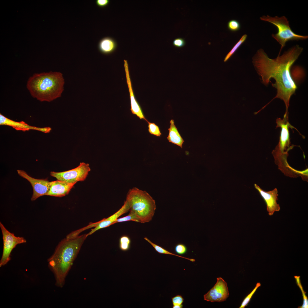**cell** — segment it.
Masks as SVG:
<instances>
[{"instance_id":"e0dca14e","label":"cell","mask_w":308,"mask_h":308,"mask_svg":"<svg viewBox=\"0 0 308 308\" xmlns=\"http://www.w3.org/2000/svg\"><path fill=\"white\" fill-rule=\"evenodd\" d=\"M170 123V127L168 129L169 133L167 138L169 142L176 145L182 148L184 141L175 125L174 120H171Z\"/></svg>"},{"instance_id":"5b68a950","label":"cell","mask_w":308,"mask_h":308,"mask_svg":"<svg viewBox=\"0 0 308 308\" xmlns=\"http://www.w3.org/2000/svg\"><path fill=\"white\" fill-rule=\"evenodd\" d=\"M260 19L262 21L271 23L277 28V32L275 34H272L271 36L281 46L278 55H280L281 51L287 42L303 40L308 38L307 35H297L293 32L290 27L289 21L285 16L272 17L268 15H263Z\"/></svg>"},{"instance_id":"ffe728a7","label":"cell","mask_w":308,"mask_h":308,"mask_svg":"<svg viewBox=\"0 0 308 308\" xmlns=\"http://www.w3.org/2000/svg\"><path fill=\"white\" fill-rule=\"evenodd\" d=\"M296 283L297 286L300 288L302 293L303 298V302L302 305L301 306L298 307V308H308V299L307 296L305 294L306 292L304 290L303 287L301 284L300 280V276H294Z\"/></svg>"},{"instance_id":"9c48e42d","label":"cell","mask_w":308,"mask_h":308,"mask_svg":"<svg viewBox=\"0 0 308 308\" xmlns=\"http://www.w3.org/2000/svg\"><path fill=\"white\" fill-rule=\"evenodd\" d=\"M17 171L19 176L27 180L31 184L33 190L31 199L32 201H34L40 196L47 195L50 190V182L46 179L33 178L23 170H17Z\"/></svg>"},{"instance_id":"d4e9b609","label":"cell","mask_w":308,"mask_h":308,"mask_svg":"<svg viewBox=\"0 0 308 308\" xmlns=\"http://www.w3.org/2000/svg\"><path fill=\"white\" fill-rule=\"evenodd\" d=\"M227 27L230 31L232 32H236L240 30L241 26L239 22L238 21L232 19L228 22Z\"/></svg>"},{"instance_id":"5bb4252c","label":"cell","mask_w":308,"mask_h":308,"mask_svg":"<svg viewBox=\"0 0 308 308\" xmlns=\"http://www.w3.org/2000/svg\"><path fill=\"white\" fill-rule=\"evenodd\" d=\"M129 210L128 204L125 200L122 207L116 212L106 218H105L95 223V227L87 234V236L93 233L97 230L107 227L114 224L115 221L122 214Z\"/></svg>"},{"instance_id":"8992f818","label":"cell","mask_w":308,"mask_h":308,"mask_svg":"<svg viewBox=\"0 0 308 308\" xmlns=\"http://www.w3.org/2000/svg\"><path fill=\"white\" fill-rule=\"evenodd\" d=\"M90 170L88 164L81 162L75 168L60 172L51 171L50 175L58 180L76 183L78 181H84Z\"/></svg>"},{"instance_id":"f1b7e54d","label":"cell","mask_w":308,"mask_h":308,"mask_svg":"<svg viewBox=\"0 0 308 308\" xmlns=\"http://www.w3.org/2000/svg\"><path fill=\"white\" fill-rule=\"evenodd\" d=\"M109 0H96V3L99 7H104L107 6L109 3Z\"/></svg>"},{"instance_id":"ac0fdd59","label":"cell","mask_w":308,"mask_h":308,"mask_svg":"<svg viewBox=\"0 0 308 308\" xmlns=\"http://www.w3.org/2000/svg\"><path fill=\"white\" fill-rule=\"evenodd\" d=\"M144 239L150 244L154 248L155 250L159 254L175 256L188 260L192 262H194L195 261L194 259L185 257L170 252L162 247L154 243L147 237H145Z\"/></svg>"},{"instance_id":"603a6c76","label":"cell","mask_w":308,"mask_h":308,"mask_svg":"<svg viewBox=\"0 0 308 308\" xmlns=\"http://www.w3.org/2000/svg\"><path fill=\"white\" fill-rule=\"evenodd\" d=\"M261 285L260 282H258L253 290L244 299L242 302L240 308H244L250 302L251 298L258 288Z\"/></svg>"},{"instance_id":"3957f363","label":"cell","mask_w":308,"mask_h":308,"mask_svg":"<svg viewBox=\"0 0 308 308\" xmlns=\"http://www.w3.org/2000/svg\"><path fill=\"white\" fill-rule=\"evenodd\" d=\"M64 84L61 73L50 71L33 74L26 86L33 98L40 102H50L61 96Z\"/></svg>"},{"instance_id":"4316f807","label":"cell","mask_w":308,"mask_h":308,"mask_svg":"<svg viewBox=\"0 0 308 308\" xmlns=\"http://www.w3.org/2000/svg\"><path fill=\"white\" fill-rule=\"evenodd\" d=\"M186 42L185 39L182 38H178L174 39L173 41V44L177 48H180L184 46Z\"/></svg>"},{"instance_id":"2e32d148","label":"cell","mask_w":308,"mask_h":308,"mask_svg":"<svg viewBox=\"0 0 308 308\" xmlns=\"http://www.w3.org/2000/svg\"><path fill=\"white\" fill-rule=\"evenodd\" d=\"M117 44L112 38L106 37L100 40L98 44V48L102 53L108 54L114 52L116 49Z\"/></svg>"},{"instance_id":"277c9868","label":"cell","mask_w":308,"mask_h":308,"mask_svg":"<svg viewBox=\"0 0 308 308\" xmlns=\"http://www.w3.org/2000/svg\"><path fill=\"white\" fill-rule=\"evenodd\" d=\"M125 200L130 212L136 216L139 222L144 223L151 221L156 209L155 202L146 191L133 188L128 191Z\"/></svg>"},{"instance_id":"484cf974","label":"cell","mask_w":308,"mask_h":308,"mask_svg":"<svg viewBox=\"0 0 308 308\" xmlns=\"http://www.w3.org/2000/svg\"><path fill=\"white\" fill-rule=\"evenodd\" d=\"M175 252L179 255H183L187 252V249L186 246L183 244H177L175 247Z\"/></svg>"},{"instance_id":"8fae6325","label":"cell","mask_w":308,"mask_h":308,"mask_svg":"<svg viewBox=\"0 0 308 308\" xmlns=\"http://www.w3.org/2000/svg\"><path fill=\"white\" fill-rule=\"evenodd\" d=\"M254 186L265 202L267 210L269 216H271L275 212L280 210V206L277 202L278 194L276 188L271 191H266L256 184H254Z\"/></svg>"},{"instance_id":"9a60e30c","label":"cell","mask_w":308,"mask_h":308,"mask_svg":"<svg viewBox=\"0 0 308 308\" xmlns=\"http://www.w3.org/2000/svg\"><path fill=\"white\" fill-rule=\"evenodd\" d=\"M75 183L57 180L50 182V190L46 195L61 197L68 194Z\"/></svg>"},{"instance_id":"52a82bcc","label":"cell","mask_w":308,"mask_h":308,"mask_svg":"<svg viewBox=\"0 0 308 308\" xmlns=\"http://www.w3.org/2000/svg\"><path fill=\"white\" fill-rule=\"evenodd\" d=\"M3 240V250L0 261V267L4 266L10 260L11 253L18 244L26 243V240L22 237H17L8 230L0 222Z\"/></svg>"},{"instance_id":"4fadbf2b","label":"cell","mask_w":308,"mask_h":308,"mask_svg":"<svg viewBox=\"0 0 308 308\" xmlns=\"http://www.w3.org/2000/svg\"><path fill=\"white\" fill-rule=\"evenodd\" d=\"M0 125L11 126L16 130L23 131L34 130L46 133H49L51 130V128L49 127H37L29 125L23 121L17 122L9 119L1 114Z\"/></svg>"},{"instance_id":"7c38bea8","label":"cell","mask_w":308,"mask_h":308,"mask_svg":"<svg viewBox=\"0 0 308 308\" xmlns=\"http://www.w3.org/2000/svg\"><path fill=\"white\" fill-rule=\"evenodd\" d=\"M124 66L126 76V80L129 93L131 103L130 110L133 114L135 115L140 119H143L147 121L141 108L135 99L133 93L131 81L129 74L128 64L127 60H124Z\"/></svg>"},{"instance_id":"d6986e66","label":"cell","mask_w":308,"mask_h":308,"mask_svg":"<svg viewBox=\"0 0 308 308\" xmlns=\"http://www.w3.org/2000/svg\"><path fill=\"white\" fill-rule=\"evenodd\" d=\"M247 37V35L246 34H244L242 37L239 40L226 56L224 60V62L227 61L231 57L241 45L245 41Z\"/></svg>"},{"instance_id":"30bf717a","label":"cell","mask_w":308,"mask_h":308,"mask_svg":"<svg viewBox=\"0 0 308 308\" xmlns=\"http://www.w3.org/2000/svg\"><path fill=\"white\" fill-rule=\"evenodd\" d=\"M288 117L284 116L283 119L278 118L276 120V127H280L281 130L279 141L275 149L282 153H288L291 148L290 147L289 128L293 127L288 122Z\"/></svg>"},{"instance_id":"7402d4cb","label":"cell","mask_w":308,"mask_h":308,"mask_svg":"<svg viewBox=\"0 0 308 308\" xmlns=\"http://www.w3.org/2000/svg\"><path fill=\"white\" fill-rule=\"evenodd\" d=\"M148 131L152 135L157 137H160L161 135L159 127L154 123H151L147 121Z\"/></svg>"},{"instance_id":"7a4b0ae2","label":"cell","mask_w":308,"mask_h":308,"mask_svg":"<svg viewBox=\"0 0 308 308\" xmlns=\"http://www.w3.org/2000/svg\"><path fill=\"white\" fill-rule=\"evenodd\" d=\"M87 236L86 234L67 236L59 243L54 254L48 259V266L54 275L57 286L63 287L66 277Z\"/></svg>"},{"instance_id":"44dd1931","label":"cell","mask_w":308,"mask_h":308,"mask_svg":"<svg viewBox=\"0 0 308 308\" xmlns=\"http://www.w3.org/2000/svg\"><path fill=\"white\" fill-rule=\"evenodd\" d=\"M131 240L129 238L126 236L121 237L119 240V247L120 249L124 251L128 250L130 246Z\"/></svg>"},{"instance_id":"83f0119b","label":"cell","mask_w":308,"mask_h":308,"mask_svg":"<svg viewBox=\"0 0 308 308\" xmlns=\"http://www.w3.org/2000/svg\"><path fill=\"white\" fill-rule=\"evenodd\" d=\"M173 305L182 304L184 299L181 295H177L171 298Z\"/></svg>"},{"instance_id":"f546056e","label":"cell","mask_w":308,"mask_h":308,"mask_svg":"<svg viewBox=\"0 0 308 308\" xmlns=\"http://www.w3.org/2000/svg\"><path fill=\"white\" fill-rule=\"evenodd\" d=\"M183 307V305H173V308H182Z\"/></svg>"},{"instance_id":"cb8c5ba5","label":"cell","mask_w":308,"mask_h":308,"mask_svg":"<svg viewBox=\"0 0 308 308\" xmlns=\"http://www.w3.org/2000/svg\"><path fill=\"white\" fill-rule=\"evenodd\" d=\"M133 221L139 222V220L136 216L133 213L130 212L129 214L127 216L117 218L114 224L128 221Z\"/></svg>"},{"instance_id":"ba28073f","label":"cell","mask_w":308,"mask_h":308,"mask_svg":"<svg viewBox=\"0 0 308 308\" xmlns=\"http://www.w3.org/2000/svg\"><path fill=\"white\" fill-rule=\"evenodd\" d=\"M214 286L204 295V299L212 302H220L226 300L229 293L227 283L222 277L217 278Z\"/></svg>"},{"instance_id":"6da1fadb","label":"cell","mask_w":308,"mask_h":308,"mask_svg":"<svg viewBox=\"0 0 308 308\" xmlns=\"http://www.w3.org/2000/svg\"><path fill=\"white\" fill-rule=\"evenodd\" d=\"M303 50L302 47L296 44L281 55L271 59L260 48L252 58L254 67L264 85L268 86L271 78L275 80V83L272 85L276 89L277 94L273 99L277 98L283 101L286 107L285 115H288L290 98L297 88L291 76V68Z\"/></svg>"}]
</instances>
